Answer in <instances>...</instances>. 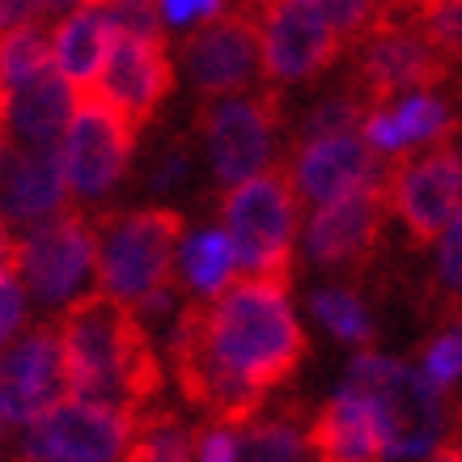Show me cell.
<instances>
[{"label":"cell","mask_w":462,"mask_h":462,"mask_svg":"<svg viewBox=\"0 0 462 462\" xmlns=\"http://www.w3.org/2000/svg\"><path fill=\"white\" fill-rule=\"evenodd\" d=\"M301 356L306 331L289 306V281L272 276H238L221 293L191 297L170 327L179 391L208 424H251Z\"/></svg>","instance_id":"6da1fadb"},{"label":"cell","mask_w":462,"mask_h":462,"mask_svg":"<svg viewBox=\"0 0 462 462\" xmlns=\"http://www.w3.org/2000/svg\"><path fill=\"white\" fill-rule=\"evenodd\" d=\"M56 327L69 394L111 403L127 416H141L157 403L162 361L136 306L98 289L69 301Z\"/></svg>","instance_id":"7a4b0ae2"},{"label":"cell","mask_w":462,"mask_h":462,"mask_svg":"<svg viewBox=\"0 0 462 462\" xmlns=\"http://www.w3.org/2000/svg\"><path fill=\"white\" fill-rule=\"evenodd\" d=\"M98 281L102 293L119 297L136 314H162L174 306L182 221L179 208L102 212L98 221Z\"/></svg>","instance_id":"3957f363"},{"label":"cell","mask_w":462,"mask_h":462,"mask_svg":"<svg viewBox=\"0 0 462 462\" xmlns=\"http://www.w3.org/2000/svg\"><path fill=\"white\" fill-rule=\"evenodd\" d=\"M297 221H301V196L289 166H267L238 187H225L221 229L234 242L242 276H272L293 284Z\"/></svg>","instance_id":"277c9868"},{"label":"cell","mask_w":462,"mask_h":462,"mask_svg":"<svg viewBox=\"0 0 462 462\" xmlns=\"http://www.w3.org/2000/svg\"><path fill=\"white\" fill-rule=\"evenodd\" d=\"M348 391L374 407L391 458H420L446 433V403L441 391L420 369L399 365L378 352H361L348 369Z\"/></svg>","instance_id":"5b68a950"},{"label":"cell","mask_w":462,"mask_h":462,"mask_svg":"<svg viewBox=\"0 0 462 462\" xmlns=\"http://www.w3.org/2000/svg\"><path fill=\"white\" fill-rule=\"evenodd\" d=\"M348 89L365 102V111L391 106L403 94H424L454 81V64L424 34L420 17H382L356 47Z\"/></svg>","instance_id":"8992f818"},{"label":"cell","mask_w":462,"mask_h":462,"mask_svg":"<svg viewBox=\"0 0 462 462\" xmlns=\"http://www.w3.org/2000/svg\"><path fill=\"white\" fill-rule=\"evenodd\" d=\"M281 119H284L281 85H267V89H254V94H229V98L199 102L196 132L208 144L212 174H217L221 187H238L251 174L267 170Z\"/></svg>","instance_id":"52a82bcc"},{"label":"cell","mask_w":462,"mask_h":462,"mask_svg":"<svg viewBox=\"0 0 462 462\" xmlns=\"http://www.w3.org/2000/svg\"><path fill=\"white\" fill-rule=\"evenodd\" d=\"M141 127L132 124L119 106L102 98L98 89L72 98L69 127L60 136V162L69 179V196L102 199L124 182L132 153H136Z\"/></svg>","instance_id":"ba28073f"},{"label":"cell","mask_w":462,"mask_h":462,"mask_svg":"<svg viewBox=\"0 0 462 462\" xmlns=\"http://www.w3.org/2000/svg\"><path fill=\"white\" fill-rule=\"evenodd\" d=\"M382 187L391 212L403 221L407 238L416 246H429L462 208V149L454 141H441L391 157Z\"/></svg>","instance_id":"9c48e42d"},{"label":"cell","mask_w":462,"mask_h":462,"mask_svg":"<svg viewBox=\"0 0 462 462\" xmlns=\"http://www.w3.org/2000/svg\"><path fill=\"white\" fill-rule=\"evenodd\" d=\"M132 424L136 416L119 407L69 394L26 424L17 462H124Z\"/></svg>","instance_id":"30bf717a"},{"label":"cell","mask_w":462,"mask_h":462,"mask_svg":"<svg viewBox=\"0 0 462 462\" xmlns=\"http://www.w3.org/2000/svg\"><path fill=\"white\" fill-rule=\"evenodd\" d=\"M98 272V225L85 212L64 208L51 221L30 229L22 242V276L39 306H69L85 293L89 276Z\"/></svg>","instance_id":"8fae6325"},{"label":"cell","mask_w":462,"mask_h":462,"mask_svg":"<svg viewBox=\"0 0 462 462\" xmlns=\"http://www.w3.org/2000/svg\"><path fill=\"white\" fill-rule=\"evenodd\" d=\"M259 22V69L267 85L314 81L344 56V39L310 0H267Z\"/></svg>","instance_id":"7c38bea8"},{"label":"cell","mask_w":462,"mask_h":462,"mask_svg":"<svg viewBox=\"0 0 462 462\" xmlns=\"http://www.w3.org/2000/svg\"><path fill=\"white\" fill-rule=\"evenodd\" d=\"M386 212H391V204H386L382 179L361 182L344 196L327 199L306 225V254L327 272L361 276L382 246Z\"/></svg>","instance_id":"4fadbf2b"},{"label":"cell","mask_w":462,"mask_h":462,"mask_svg":"<svg viewBox=\"0 0 462 462\" xmlns=\"http://www.w3.org/2000/svg\"><path fill=\"white\" fill-rule=\"evenodd\" d=\"M179 56L187 81L196 85L204 102L242 94L259 77V22L254 14L229 5L182 39Z\"/></svg>","instance_id":"5bb4252c"},{"label":"cell","mask_w":462,"mask_h":462,"mask_svg":"<svg viewBox=\"0 0 462 462\" xmlns=\"http://www.w3.org/2000/svg\"><path fill=\"white\" fill-rule=\"evenodd\" d=\"M98 94L111 102V106H119L136 127L153 124V115L162 111V102L174 94V60H170L166 34L115 30Z\"/></svg>","instance_id":"9a60e30c"},{"label":"cell","mask_w":462,"mask_h":462,"mask_svg":"<svg viewBox=\"0 0 462 462\" xmlns=\"http://www.w3.org/2000/svg\"><path fill=\"white\" fill-rule=\"evenodd\" d=\"M69 391L64 352L56 327H34L9 352H0V411L5 420L26 429Z\"/></svg>","instance_id":"2e32d148"},{"label":"cell","mask_w":462,"mask_h":462,"mask_svg":"<svg viewBox=\"0 0 462 462\" xmlns=\"http://www.w3.org/2000/svg\"><path fill=\"white\" fill-rule=\"evenodd\" d=\"M293 174V187L301 204H327L361 182H374L386 174V162L361 132H339V136H314L293 149L284 162Z\"/></svg>","instance_id":"e0dca14e"},{"label":"cell","mask_w":462,"mask_h":462,"mask_svg":"<svg viewBox=\"0 0 462 462\" xmlns=\"http://www.w3.org/2000/svg\"><path fill=\"white\" fill-rule=\"evenodd\" d=\"M69 208L60 144H14L0 170V217L9 225H42Z\"/></svg>","instance_id":"ac0fdd59"},{"label":"cell","mask_w":462,"mask_h":462,"mask_svg":"<svg viewBox=\"0 0 462 462\" xmlns=\"http://www.w3.org/2000/svg\"><path fill=\"white\" fill-rule=\"evenodd\" d=\"M361 136L382 157H399V153H411V149L454 141L458 136V119L449 111V102H441L433 89H424V94H403L391 106L369 111L361 124Z\"/></svg>","instance_id":"d6986e66"},{"label":"cell","mask_w":462,"mask_h":462,"mask_svg":"<svg viewBox=\"0 0 462 462\" xmlns=\"http://www.w3.org/2000/svg\"><path fill=\"white\" fill-rule=\"evenodd\" d=\"M306 446L314 449L319 462H382L386 441L374 420V407L356 391H344L331 403L319 407V416L306 429Z\"/></svg>","instance_id":"ffe728a7"},{"label":"cell","mask_w":462,"mask_h":462,"mask_svg":"<svg viewBox=\"0 0 462 462\" xmlns=\"http://www.w3.org/2000/svg\"><path fill=\"white\" fill-rule=\"evenodd\" d=\"M111 42H115V22L102 5H81L51 30V69L69 81L72 98L98 89L106 56H111Z\"/></svg>","instance_id":"44dd1931"},{"label":"cell","mask_w":462,"mask_h":462,"mask_svg":"<svg viewBox=\"0 0 462 462\" xmlns=\"http://www.w3.org/2000/svg\"><path fill=\"white\" fill-rule=\"evenodd\" d=\"M72 115V89L56 69L9 89V141L14 144H60Z\"/></svg>","instance_id":"7402d4cb"},{"label":"cell","mask_w":462,"mask_h":462,"mask_svg":"<svg viewBox=\"0 0 462 462\" xmlns=\"http://www.w3.org/2000/svg\"><path fill=\"white\" fill-rule=\"evenodd\" d=\"M124 462H196V433L179 420V411L153 403L132 424V446Z\"/></svg>","instance_id":"603a6c76"},{"label":"cell","mask_w":462,"mask_h":462,"mask_svg":"<svg viewBox=\"0 0 462 462\" xmlns=\"http://www.w3.org/2000/svg\"><path fill=\"white\" fill-rule=\"evenodd\" d=\"M179 267H182V284H187L196 297L221 293L225 284L234 281V267H238L234 242H229L225 229H199L196 238L182 242Z\"/></svg>","instance_id":"cb8c5ba5"},{"label":"cell","mask_w":462,"mask_h":462,"mask_svg":"<svg viewBox=\"0 0 462 462\" xmlns=\"http://www.w3.org/2000/svg\"><path fill=\"white\" fill-rule=\"evenodd\" d=\"M306 433L297 429V420L284 416H254L251 424H242L238 437V462H306Z\"/></svg>","instance_id":"d4e9b609"},{"label":"cell","mask_w":462,"mask_h":462,"mask_svg":"<svg viewBox=\"0 0 462 462\" xmlns=\"http://www.w3.org/2000/svg\"><path fill=\"white\" fill-rule=\"evenodd\" d=\"M47 69H51V30L42 22H26V26L0 34V85L5 89L34 81Z\"/></svg>","instance_id":"484cf974"},{"label":"cell","mask_w":462,"mask_h":462,"mask_svg":"<svg viewBox=\"0 0 462 462\" xmlns=\"http://www.w3.org/2000/svg\"><path fill=\"white\" fill-rule=\"evenodd\" d=\"M314 314H319L322 327H327L331 336H339L344 344L365 348V344L374 339V322H369L365 306L356 301V293H348V289H322V293H314Z\"/></svg>","instance_id":"4316f807"},{"label":"cell","mask_w":462,"mask_h":462,"mask_svg":"<svg viewBox=\"0 0 462 462\" xmlns=\"http://www.w3.org/2000/svg\"><path fill=\"white\" fill-rule=\"evenodd\" d=\"M310 5L336 26V34L344 39V51L356 47L382 17L391 14V0H310Z\"/></svg>","instance_id":"83f0119b"},{"label":"cell","mask_w":462,"mask_h":462,"mask_svg":"<svg viewBox=\"0 0 462 462\" xmlns=\"http://www.w3.org/2000/svg\"><path fill=\"white\" fill-rule=\"evenodd\" d=\"M365 102L352 94L348 85L331 94V98H322L314 111L306 115V124H301V141H314V136H339V132H361L365 124Z\"/></svg>","instance_id":"f1b7e54d"},{"label":"cell","mask_w":462,"mask_h":462,"mask_svg":"<svg viewBox=\"0 0 462 462\" xmlns=\"http://www.w3.org/2000/svg\"><path fill=\"white\" fill-rule=\"evenodd\" d=\"M441 251H437V293L454 301L462 289V208L454 212V221L441 229Z\"/></svg>","instance_id":"f546056e"},{"label":"cell","mask_w":462,"mask_h":462,"mask_svg":"<svg viewBox=\"0 0 462 462\" xmlns=\"http://www.w3.org/2000/svg\"><path fill=\"white\" fill-rule=\"evenodd\" d=\"M22 319H26V289H22V276H17V272H0V348L22 331Z\"/></svg>","instance_id":"4dcf8cb0"},{"label":"cell","mask_w":462,"mask_h":462,"mask_svg":"<svg viewBox=\"0 0 462 462\" xmlns=\"http://www.w3.org/2000/svg\"><path fill=\"white\" fill-rule=\"evenodd\" d=\"M229 5V0H157V9H162V22L166 26H199V22H208L217 17Z\"/></svg>","instance_id":"1f68e13d"},{"label":"cell","mask_w":462,"mask_h":462,"mask_svg":"<svg viewBox=\"0 0 462 462\" xmlns=\"http://www.w3.org/2000/svg\"><path fill=\"white\" fill-rule=\"evenodd\" d=\"M196 462H238V433L229 424H208L196 433Z\"/></svg>","instance_id":"d6a6232c"},{"label":"cell","mask_w":462,"mask_h":462,"mask_svg":"<svg viewBox=\"0 0 462 462\" xmlns=\"http://www.w3.org/2000/svg\"><path fill=\"white\" fill-rule=\"evenodd\" d=\"M187 174H191V149H187V141H174L166 153L157 157L153 187H157V191H170V187H179Z\"/></svg>","instance_id":"836d02e7"},{"label":"cell","mask_w":462,"mask_h":462,"mask_svg":"<svg viewBox=\"0 0 462 462\" xmlns=\"http://www.w3.org/2000/svg\"><path fill=\"white\" fill-rule=\"evenodd\" d=\"M47 0H0V34L26 22H47Z\"/></svg>","instance_id":"e575fe53"},{"label":"cell","mask_w":462,"mask_h":462,"mask_svg":"<svg viewBox=\"0 0 462 462\" xmlns=\"http://www.w3.org/2000/svg\"><path fill=\"white\" fill-rule=\"evenodd\" d=\"M0 272H17L22 276V242L14 238L5 217H0Z\"/></svg>","instance_id":"d590c367"},{"label":"cell","mask_w":462,"mask_h":462,"mask_svg":"<svg viewBox=\"0 0 462 462\" xmlns=\"http://www.w3.org/2000/svg\"><path fill=\"white\" fill-rule=\"evenodd\" d=\"M446 5H462V0H411V14L424 17L429 9H446Z\"/></svg>","instance_id":"8d00e7d4"},{"label":"cell","mask_w":462,"mask_h":462,"mask_svg":"<svg viewBox=\"0 0 462 462\" xmlns=\"http://www.w3.org/2000/svg\"><path fill=\"white\" fill-rule=\"evenodd\" d=\"M429 462H462V449L458 446H441L429 454Z\"/></svg>","instance_id":"74e56055"},{"label":"cell","mask_w":462,"mask_h":462,"mask_svg":"<svg viewBox=\"0 0 462 462\" xmlns=\"http://www.w3.org/2000/svg\"><path fill=\"white\" fill-rule=\"evenodd\" d=\"M229 5H234V9H246V14H259L267 0H229Z\"/></svg>","instance_id":"f35d334b"},{"label":"cell","mask_w":462,"mask_h":462,"mask_svg":"<svg viewBox=\"0 0 462 462\" xmlns=\"http://www.w3.org/2000/svg\"><path fill=\"white\" fill-rule=\"evenodd\" d=\"M391 14H411V0H391ZM391 14H386V17H391ZM411 17H416V14H411Z\"/></svg>","instance_id":"ab89813d"},{"label":"cell","mask_w":462,"mask_h":462,"mask_svg":"<svg viewBox=\"0 0 462 462\" xmlns=\"http://www.w3.org/2000/svg\"><path fill=\"white\" fill-rule=\"evenodd\" d=\"M449 310H454V319H462V289H458V297L449 301Z\"/></svg>","instance_id":"60d3db41"},{"label":"cell","mask_w":462,"mask_h":462,"mask_svg":"<svg viewBox=\"0 0 462 462\" xmlns=\"http://www.w3.org/2000/svg\"><path fill=\"white\" fill-rule=\"evenodd\" d=\"M5 429H9V420H5V411H0V437H5Z\"/></svg>","instance_id":"b9f144b4"},{"label":"cell","mask_w":462,"mask_h":462,"mask_svg":"<svg viewBox=\"0 0 462 462\" xmlns=\"http://www.w3.org/2000/svg\"><path fill=\"white\" fill-rule=\"evenodd\" d=\"M81 5H111V0H81Z\"/></svg>","instance_id":"7bdbcfd3"}]
</instances>
